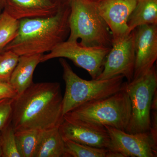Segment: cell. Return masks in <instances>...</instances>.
<instances>
[{"instance_id":"6da1fadb","label":"cell","mask_w":157,"mask_h":157,"mask_svg":"<svg viewBox=\"0 0 157 157\" xmlns=\"http://www.w3.org/2000/svg\"><path fill=\"white\" fill-rule=\"evenodd\" d=\"M63 99L59 82L33 83L13 100L11 123L14 132L59 127L63 118Z\"/></svg>"},{"instance_id":"7a4b0ae2","label":"cell","mask_w":157,"mask_h":157,"mask_svg":"<svg viewBox=\"0 0 157 157\" xmlns=\"http://www.w3.org/2000/svg\"><path fill=\"white\" fill-rule=\"evenodd\" d=\"M70 13L69 2L61 5L52 16L20 20L17 36L4 50L19 56L50 52L67 39Z\"/></svg>"},{"instance_id":"3957f363","label":"cell","mask_w":157,"mask_h":157,"mask_svg":"<svg viewBox=\"0 0 157 157\" xmlns=\"http://www.w3.org/2000/svg\"><path fill=\"white\" fill-rule=\"evenodd\" d=\"M70 34L67 40L87 46L111 47L112 35L95 0H70Z\"/></svg>"},{"instance_id":"277c9868","label":"cell","mask_w":157,"mask_h":157,"mask_svg":"<svg viewBox=\"0 0 157 157\" xmlns=\"http://www.w3.org/2000/svg\"><path fill=\"white\" fill-rule=\"evenodd\" d=\"M131 112V101L124 82L122 89L107 98L85 103L63 116L125 131Z\"/></svg>"},{"instance_id":"5b68a950","label":"cell","mask_w":157,"mask_h":157,"mask_svg":"<svg viewBox=\"0 0 157 157\" xmlns=\"http://www.w3.org/2000/svg\"><path fill=\"white\" fill-rule=\"evenodd\" d=\"M66 90L63 99V114L90 102L107 98L122 89L124 77L120 75L104 80H85L76 74L64 58L59 59Z\"/></svg>"},{"instance_id":"8992f818","label":"cell","mask_w":157,"mask_h":157,"mask_svg":"<svg viewBox=\"0 0 157 157\" xmlns=\"http://www.w3.org/2000/svg\"><path fill=\"white\" fill-rule=\"evenodd\" d=\"M125 88L132 106L131 117L125 132L129 134L150 132L152 101L157 90L155 66L130 82H125Z\"/></svg>"},{"instance_id":"52a82bcc","label":"cell","mask_w":157,"mask_h":157,"mask_svg":"<svg viewBox=\"0 0 157 157\" xmlns=\"http://www.w3.org/2000/svg\"><path fill=\"white\" fill-rule=\"evenodd\" d=\"M110 48L84 46L78 41L67 40L57 45L48 53L43 54L41 63L57 58L68 59L77 67L86 70L92 79H96L103 71Z\"/></svg>"},{"instance_id":"ba28073f","label":"cell","mask_w":157,"mask_h":157,"mask_svg":"<svg viewBox=\"0 0 157 157\" xmlns=\"http://www.w3.org/2000/svg\"><path fill=\"white\" fill-rule=\"evenodd\" d=\"M135 29L122 38L113 41L102 73L96 78L109 79L122 75L127 82L133 79L135 63Z\"/></svg>"},{"instance_id":"9c48e42d","label":"cell","mask_w":157,"mask_h":157,"mask_svg":"<svg viewBox=\"0 0 157 157\" xmlns=\"http://www.w3.org/2000/svg\"><path fill=\"white\" fill-rule=\"evenodd\" d=\"M111 140L110 150L119 152L124 157H157V140L150 132L129 134L104 126Z\"/></svg>"},{"instance_id":"30bf717a","label":"cell","mask_w":157,"mask_h":157,"mask_svg":"<svg viewBox=\"0 0 157 157\" xmlns=\"http://www.w3.org/2000/svg\"><path fill=\"white\" fill-rule=\"evenodd\" d=\"M59 129L63 140H71L109 150L111 148L110 137L104 126L63 116Z\"/></svg>"},{"instance_id":"8fae6325","label":"cell","mask_w":157,"mask_h":157,"mask_svg":"<svg viewBox=\"0 0 157 157\" xmlns=\"http://www.w3.org/2000/svg\"><path fill=\"white\" fill-rule=\"evenodd\" d=\"M135 63L133 79L147 73L157 59V24L140 26L135 29Z\"/></svg>"},{"instance_id":"7c38bea8","label":"cell","mask_w":157,"mask_h":157,"mask_svg":"<svg viewBox=\"0 0 157 157\" xmlns=\"http://www.w3.org/2000/svg\"><path fill=\"white\" fill-rule=\"evenodd\" d=\"M138 0H97L98 10L107 23L113 41L130 33L127 22Z\"/></svg>"},{"instance_id":"4fadbf2b","label":"cell","mask_w":157,"mask_h":157,"mask_svg":"<svg viewBox=\"0 0 157 157\" xmlns=\"http://www.w3.org/2000/svg\"><path fill=\"white\" fill-rule=\"evenodd\" d=\"M61 5L54 0H6L3 10L14 19L20 20L52 16Z\"/></svg>"},{"instance_id":"5bb4252c","label":"cell","mask_w":157,"mask_h":157,"mask_svg":"<svg viewBox=\"0 0 157 157\" xmlns=\"http://www.w3.org/2000/svg\"><path fill=\"white\" fill-rule=\"evenodd\" d=\"M43 54L25 55L19 56L17 65L10 77L9 82L16 90L17 95L33 84L35 69Z\"/></svg>"},{"instance_id":"9a60e30c","label":"cell","mask_w":157,"mask_h":157,"mask_svg":"<svg viewBox=\"0 0 157 157\" xmlns=\"http://www.w3.org/2000/svg\"><path fill=\"white\" fill-rule=\"evenodd\" d=\"M157 24V0H138L129 16L127 25L129 32L138 27Z\"/></svg>"},{"instance_id":"2e32d148","label":"cell","mask_w":157,"mask_h":157,"mask_svg":"<svg viewBox=\"0 0 157 157\" xmlns=\"http://www.w3.org/2000/svg\"><path fill=\"white\" fill-rule=\"evenodd\" d=\"M59 127L43 131L34 157H64V141Z\"/></svg>"},{"instance_id":"e0dca14e","label":"cell","mask_w":157,"mask_h":157,"mask_svg":"<svg viewBox=\"0 0 157 157\" xmlns=\"http://www.w3.org/2000/svg\"><path fill=\"white\" fill-rule=\"evenodd\" d=\"M43 132L36 129L15 132L17 148L21 157H34Z\"/></svg>"},{"instance_id":"ac0fdd59","label":"cell","mask_w":157,"mask_h":157,"mask_svg":"<svg viewBox=\"0 0 157 157\" xmlns=\"http://www.w3.org/2000/svg\"><path fill=\"white\" fill-rule=\"evenodd\" d=\"M64 141V157H107L109 150L82 144L71 140Z\"/></svg>"},{"instance_id":"d6986e66","label":"cell","mask_w":157,"mask_h":157,"mask_svg":"<svg viewBox=\"0 0 157 157\" xmlns=\"http://www.w3.org/2000/svg\"><path fill=\"white\" fill-rule=\"evenodd\" d=\"M19 20L14 19L5 10L0 14V52L16 37Z\"/></svg>"},{"instance_id":"ffe728a7","label":"cell","mask_w":157,"mask_h":157,"mask_svg":"<svg viewBox=\"0 0 157 157\" xmlns=\"http://www.w3.org/2000/svg\"><path fill=\"white\" fill-rule=\"evenodd\" d=\"M1 131L2 157H21L17 148L15 132L11 122Z\"/></svg>"},{"instance_id":"44dd1931","label":"cell","mask_w":157,"mask_h":157,"mask_svg":"<svg viewBox=\"0 0 157 157\" xmlns=\"http://www.w3.org/2000/svg\"><path fill=\"white\" fill-rule=\"evenodd\" d=\"M19 56L11 50H4L0 52V80L9 82Z\"/></svg>"},{"instance_id":"7402d4cb","label":"cell","mask_w":157,"mask_h":157,"mask_svg":"<svg viewBox=\"0 0 157 157\" xmlns=\"http://www.w3.org/2000/svg\"><path fill=\"white\" fill-rule=\"evenodd\" d=\"M14 99L0 100V131L11 122Z\"/></svg>"},{"instance_id":"603a6c76","label":"cell","mask_w":157,"mask_h":157,"mask_svg":"<svg viewBox=\"0 0 157 157\" xmlns=\"http://www.w3.org/2000/svg\"><path fill=\"white\" fill-rule=\"evenodd\" d=\"M151 128L150 132L153 137L157 140V90L155 92L151 108Z\"/></svg>"},{"instance_id":"cb8c5ba5","label":"cell","mask_w":157,"mask_h":157,"mask_svg":"<svg viewBox=\"0 0 157 157\" xmlns=\"http://www.w3.org/2000/svg\"><path fill=\"white\" fill-rule=\"evenodd\" d=\"M17 96L16 90L9 82L0 80V100L14 99Z\"/></svg>"},{"instance_id":"d4e9b609","label":"cell","mask_w":157,"mask_h":157,"mask_svg":"<svg viewBox=\"0 0 157 157\" xmlns=\"http://www.w3.org/2000/svg\"><path fill=\"white\" fill-rule=\"evenodd\" d=\"M6 5V0H0V12L4 10Z\"/></svg>"},{"instance_id":"484cf974","label":"cell","mask_w":157,"mask_h":157,"mask_svg":"<svg viewBox=\"0 0 157 157\" xmlns=\"http://www.w3.org/2000/svg\"><path fill=\"white\" fill-rule=\"evenodd\" d=\"M54 1H56V2H57L60 5H63V4L69 3L70 0H54Z\"/></svg>"},{"instance_id":"4316f807","label":"cell","mask_w":157,"mask_h":157,"mask_svg":"<svg viewBox=\"0 0 157 157\" xmlns=\"http://www.w3.org/2000/svg\"><path fill=\"white\" fill-rule=\"evenodd\" d=\"M2 145H1V136H0V157H2Z\"/></svg>"},{"instance_id":"83f0119b","label":"cell","mask_w":157,"mask_h":157,"mask_svg":"<svg viewBox=\"0 0 157 157\" xmlns=\"http://www.w3.org/2000/svg\"><path fill=\"white\" fill-rule=\"evenodd\" d=\"M95 1H97V0H95Z\"/></svg>"}]
</instances>
